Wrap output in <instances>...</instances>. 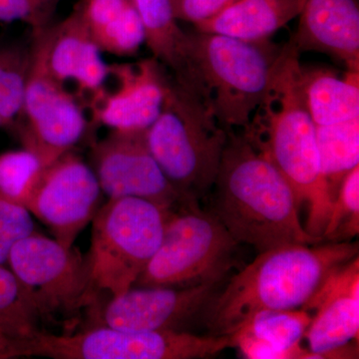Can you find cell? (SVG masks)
Returning a JSON list of instances; mask_svg holds the SVG:
<instances>
[{
  "label": "cell",
  "mask_w": 359,
  "mask_h": 359,
  "mask_svg": "<svg viewBox=\"0 0 359 359\" xmlns=\"http://www.w3.org/2000/svg\"><path fill=\"white\" fill-rule=\"evenodd\" d=\"M42 29L33 32L32 63L20 118L23 123L18 131L23 147L45 167L81 140L87 121L77 99L47 66Z\"/></svg>",
  "instance_id": "9"
},
{
  "label": "cell",
  "mask_w": 359,
  "mask_h": 359,
  "mask_svg": "<svg viewBox=\"0 0 359 359\" xmlns=\"http://www.w3.org/2000/svg\"><path fill=\"white\" fill-rule=\"evenodd\" d=\"M292 45L339 59L347 70H359L358 0H306Z\"/></svg>",
  "instance_id": "17"
},
{
  "label": "cell",
  "mask_w": 359,
  "mask_h": 359,
  "mask_svg": "<svg viewBox=\"0 0 359 359\" xmlns=\"http://www.w3.org/2000/svg\"><path fill=\"white\" fill-rule=\"evenodd\" d=\"M212 190V212L238 244L263 252L323 242L302 226L301 209L287 180L243 135L228 132Z\"/></svg>",
  "instance_id": "2"
},
{
  "label": "cell",
  "mask_w": 359,
  "mask_h": 359,
  "mask_svg": "<svg viewBox=\"0 0 359 359\" xmlns=\"http://www.w3.org/2000/svg\"><path fill=\"white\" fill-rule=\"evenodd\" d=\"M311 318L306 309L259 311L233 334H241L238 348L250 359H311L301 346Z\"/></svg>",
  "instance_id": "19"
},
{
  "label": "cell",
  "mask_w": 359,
  "mask_h": 359,
  "mask_svg": "<svg viewBox=\"0 0 359 359\" xmlns=\"http://www.w3.org/2000/svg\"><path fill=\"white\" fill-rule=\"evenodd\" d=\"M143 25L145 43L173 79L209 104L192 58L190 33L180 27L171 0H132Z\"/></svg>",
  "instance_id": "18"
},
{
  "label": "cell",
  "mask_w": 359,
  "mask_h": 359,
  "mask_svg": "<svg viewBox=\"0 0 359 359\" xmlns=\"http://www.w3.org/2000/svg\"><path fill=\"white\" fill-rule=\"evenodd\" d=\"M304 97L316 125H330L359 118L358 71L344 77L325 68L302 70Z\"/></svg>",
  "instance_id": "22"
},
{
  "label": "cell",
  "mask_w": 359,
  "mask_h": 359,
  "mask_svg": "<svg viewBox=\"0 0 359 359\" xmlns=\"http://www.w3.org/2000/svg\"><path fill=\"white\" fill-rule=\"evenodd\" d=\"M116 85L91 100L96 122L111 130L145 131L159 116L169 76L155 58L110 65Z\"/></svg>",
  "instance_id": "15"
},
{
  "label": "cell",
  "mask_w": 359,
  "mask_h": 359,
  "mask_svg": "<svg viewBox=\"0 0 359 359\" xmlns=\"http://www.w3.org/2000/svg\"><path fill=\"white\" fill-rule=\"evenodd\" d=\"M34 233L32 212L0 196V264L7 266L13 245Z\"/></svg>",
  "instance_id": "28"
},
{
  "label": "cell",
  "mask_w": 359,
  "mask_h": 359,
  "mask_svg": "<svg viewBox=\"0 0 359 359\" xmlns=\"http://www.w3.org/2000/svg\"><path fill=\"white\" fill-rule=\"evenodd\" d=\"M228 132L204 100L169 77L162 110L146 130L151 154L187 201L212 191Z\"/></svg>",
  "instance_id": "4"
},
{
  "label": "cell",
  "mask_w": 359,
  "mask_h": 359,
  "mask_svg": "<svg viewBox=\"0 0 359 359\" xmlns=\"http://www.w3.org/2000/svg\"><path fill=\"white\" fill-rule=\"evenodd\" d=\"M190 37L212 113L226 132L244 130L268 91L283 46L197 30Z\"/></svg>",
  "instance_id": "5"
},
{
  "label": "cell",
  "mask_w": 359,
  "mask_h": 359,
  "mask_svg": "<svg viewBox=\"0 0 359 359\" xmlns=\"http://www.w3.org/2000/svg\"><path fill=\"white\" fill-rule=\"evenodd\" d=\"M302 309L316 311L306 334L313 358H358L346 346L358 339V255L332 269Z\"/></svg>",
  "instance_id": "13"
},
{
  "label": "cell",
  "mask_w": 359,
  "mask_h": 359,
  "mask_svg": "<svg viewBox=\"0 0 359 359\" xmlns=\"http://www.w3.org/2000/svg\"><path fill=\"white\" fill-rule=\"evenodd\" d=\"M92 169L109 199L133 197L175 210L187 201L151 154L145 131L112 130L94 145Z\"/></svg>",
  "instance_id": "12"
},
{
  "label": "cell",
  "mask_w": 359,
  "mask_h": 359,
  "mask_svg": "<svg viewBox=\"0 0 359 359\" xmlns=\"http://www.w3.org/2000/svg\"><path fill=\"white\" fill-rule=\"evenodd\" d=\"M359 233V166L346 175L332 202L323 240L346 242Z\"/></svg>",
  "instance_id": "26"
},
{
  "label": "cell",
  "mask_w": 359,
  "mask_h": 359,
  "mask_svg": "<svg viewBox=\"0 0 359 359\" xmlns=\"http://www.w3.org/2000/svg\"><path fill=\"white\" fill-rule=\"evenodd\" d=\"M79 8L101 51L128 57L145 42L140 16L132 0H83Z\"/></svg>",
  "instance_id": "21"
},
{
  "label": "cell",
  "mask_w": 359,
  "mask_h": 359,
  "mask_svg": "<svg viewBox=\"0 0 359 359\" xmlns=\"http://www.w3.org/2000/svg\"><path fill=\"white\" fill-rule=\"evenodd\" d=\"M306 0H237L211 20L195 25L200 32L242 40L269 39L301 14Z\"/></svg>",
  "instance_id": "20"
},
{
  "label": "cell",
  "mask_w": 359,
  "mask_h": 359,
  "mask_svg": "<svg viewBox=\"0 0 359 359\" xmlns=\"http://www.w3.org/2000/svg\"><path fill=\"white\" fill-rule=\"evenodd\" d=\"M0 127H4V124H2L1 118H0Z\"/></svg>",
  "instance_id": "31"
},
{
  "label": "cell",
  "mask_w": 359,
  "mask_h": 359,
  "mask_svg": "<svg viewBox=\"0 0 359 359\" xmlns=\"http://www.w3.org/2000/svg\"><path fill=\"white\" fill-rule=\"evenodd\" d=\"M237 0H171L179 21L199 25L215 18Z\"/></svg>",
  "instance_id": "30"
},
{
  "label": "cell",
  "mask_w": 359,
  "mask_h": 359,
  "mask_svg": "<svg viewBox=\"0 0 359 359\" xmlns=\"http://www.w3.org/2000/svg\"><path fill=\"white\" fill-rule=\"evenodd\" d=\"M30 63V47L0 45V118L4 127L13 126L20 120Z\"/></svg>",
  "instance_id": "25"
},
{
  "label": "cell",
  "mask_w": 359,
  "mask_h": 359,
  "mask_svg": "<svg viewBox=\"0 0 359 359\" xmlns=\"http://www.w3.org/2000/svg\"><path fill=\"white\" fill-rule=\"evenodd\" d=\"M60 0H0V22L26 23L33 32L49 25Z\"/></svg>",
  "instance_id": "29"
},
{
  "label": "cell",
  "mask_w": 359,
  "mask_h": 359,
  "mask_svg": "<svg viewBox=\"0 0 359 359\" xmlns=\"http://www.w3.org/2000/svg\"><path fill=\"white\" fill-rule=\"evenodd\" d=\"M40 314L30 290L0 264V354L9 344L39 330Z\"/></svg>",
  "instance_id": "24"
},
{
  "label": "cell",
  "mask_w": 359,
  "mask_h": 359,
  "mask_svg": "<svg viewBox=\"0 0 359 359\" xmlns=\"http://www.w3.org/2000/svg\"><path fill=\"white\" fill-rule=\"evenodd\" d=\"M233 347L230 335L188 332H129L99 325L75 334L33 332L13 342L0 358L40 356L55 359H198Z\"/></svg>",
  "instance_id": "8"
},
{
  "label": "cell",
  "mask_w": 359,
  "mask_h": 359,
  "mask_svg": "<svg viewBox=\"0 0 359 359\" xmlns=\"http://www.w3.org/2000/svg\"><path fill=\"white\" fill-rule=\"evenodd\" d=\"M47 66L62 83L74 82L91 100L102 93L110 78V65L82 18L79 6L65 20L42 29Z\"/></svg>",
  "instance_id": "16"
},
{
  "label": "cell",
  "mask_w": 359,
  "mask_h": 359,
  "mask_svg": "<svg viewBox=\"0 0 359 359\" xmlns=\"http://www.w3.org/2000/svg\"><path fill=\"white\" fill-rule=\"evenodd\" d=\"M101 195L93 169L70 151L42 168L20 205L71 249L100 208Z\"/></svg>",
  "instance_id": "11"
},
{
  "label": "cell",
  "mask_w": 359,
  "mask_h": 359,
  "mask_svg": "<svg viewBox=\"0 0 359 359\" xmlns=\"http://www.w3.org/2000/svg\"><path fill=\"white\" fill-rule=\"evenodd\" d=\"M321 175L332 202L349 172L359 166V118L330 125H316Z\"/></svg>",
  "instance_id": "23"
},
{
  "label": "cell",
  "mask_w": 359,
  "mask_h": 359,
  "mask_svg": "<svg viewBox=\"0 0 359 359\" xmlns=\"http://www.w3.org/2000/svg\"><path fill=\"white\" fill-rule=\"evenodd\" d=\"M217 285L189 287H131L111 297L101 313V325L129 332H184L216 294Z\"/></svg>",
  "instance_id": "14"
},
{
  "label": "cell",
  "mask_w": 359,
  "mask_h": 359,
  "mask_svg": "<svg viewBox=\"0 0 359 359\" xmlns=\"http://www.w3.org/2000/svg\"><path fill=\"white\" fill-rule=\"evenodd\" d=\"M30 151H8L0 155V196L20 204L25 194L43 168Z\"/></svg>",
  "instance_id": "27"
},
{
  "label": "cell",
  "mask_w": 359,
  "mask_h": 359,
  "mask_svg": "<svg viewBox=\"0 0 359 359\" xmlns=\"http://www.w3.org/2000/svg\"><path fill=\"white\" fill-rule=\"evenodd\" d=\"M171 211L133 197L109 199L99 208L86 255L92 304L101 292L115 297L133 287L159 249Z\"/></svg>",
  "instance_id": "6"
},
{
  "label": "cell",
  "mask_w": 359,
  "mask_h": 359,
  "mask_svg": "<svg viewBox=\"0 0 359 359\" xmlns=\"http://www.w3.org/2000/svg\"><path fill=\"white\" fill-rule=\"evenodd\" d=\"M302 70L299 52L287 42L268 91L242 135L285 177L299 209L304 205L308 208L306 230L321 238L332 199L321 175L316 124L306 106Z\"/></svg>",
  "instance_id": "1"
},
{
  "label": "cell",
  "mask_w": 359,
  "mask_h": 359,
  "mask_svg": "<svg viewBox=\"0 0 359 359\" xmlns=\"http://www.w3.org/2000/svg\"><path fill=\"white\" fill-rule=\"evenodd\" d=\"M238 245L212 212L186 203L170 212L159 249L133 287L218 285L235 266Z\"/></svg>",
  "instance_id": "7"
},
{
  "label": "cell",
  "mask_w": 359,
  "mask_h": 359,
  "mask_svg": "<svg viewBox=\"0 0 359 359\" xmlns=\"http://www.w3.org/2000/svg\"><path fill=\"white\" fill-rule=\"evenodd\" d=\"M358 255L346 242L314 247L287 245L259 252L203 309L210 334H233L262 311L302 308L325 276Z\"/></svg>",
  "instance_id": "3"
},
{
  "label": "cell",
  "mask_w": 359,
  "mask_h": 359,
  "mask_svg": "<svg viewBox=\"0 0 359 359\" xmlns=\"http://www.w3.org/2000/svg\"><path fill=\"white\" fill-rule=\"evenodd\" d=\"M7 266L32 292L41 318L92 306L87 257L74 247L35 231L13 245Z\"/></svg>",
  "instance_id": "10"
}]
</instances>
